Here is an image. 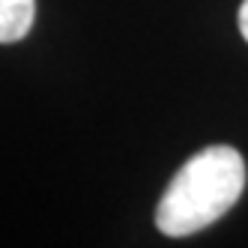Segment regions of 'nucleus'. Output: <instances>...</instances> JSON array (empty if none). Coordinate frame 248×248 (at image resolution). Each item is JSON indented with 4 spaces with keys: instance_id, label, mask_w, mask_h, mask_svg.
Wrapping results in <instances>:
<instances>
[{
    "instance_id": "obj_3",
    "label": "nucleus",
    "mask_w": 248,
    "mask_h": 248,
    "mask_svg": "<svg viewBox=\"0 0 248 248\" xmlns=\"http://www.w3.org/2000/svg\"><path fill=\"white\" fill-rule=\"evenodd\" d=\"M239 33L248 42V0H242V6H239Z\"/></svg>"
},
{
    "instance_id": "obj_2",
    "label": "nucleus",
    "mask_w": 248,
    "mask_h": 248,
    "mask_svg": "<svg viewBox=\"0 0 248 248\" xmlns=\"http://www.w3.org/2000/svg\"><path fill=\"white\" fill-rule=\"evenodd\" d=\"M33 18H36V0H0V45L24 39Z\"/></svg>"
},
{
    "instance_id": "obj_1",
    "label": "nucleus",
    "mask_w": 248,
    "mask_h": 248,
    "mask_svg": "<svg viewBox=\"0 0 248 248\" xmlns=\"http://www.w3.org/2000/svg\"><path fill=\"white\" fill-rule=\"evenodd\" d=\"M242 191L245 158L227 144H212L176 170L155 206V227L165 236H191L233 209Z\"/></svg>"
}]
</instances>
